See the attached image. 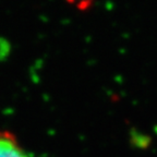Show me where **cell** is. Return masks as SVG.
<instances>
[{
	"label": "cell",
	"mask_w": 157,
	"mask_h": 157,
	"mask_svg": "<svg viewBox=\"0 0 157 157\" xmlns=\"http://www.w3.org/2000/svg\"><path fill=\"white\" fill-rule=\"evenodd\" d=\"M69 5L75 7L80 11H85L88 10L95 2V0H67Z\"/></svg>",
	"instance_id": "cell-3"
},
{
	"label": "cell",
	"mask_w": 157,
	"mask_h": 157,
	"mask_svg": "<svg viewBox=\"0 0 157 157\" xmlns=\"http://www.w3.org/2000/svg\"><path fill=\"white\" fill-rule=\"evenodd\" d=\"M0 157H29V155L12 133L0 130Z\"/></svg>",
	"instance_id": "cell-1"
},
{
	"label": "cell",
	"mask_w": 157,
	"mask_h": 157,
	"mask_svg": "<svg viewBox=\"0 0 157 157\" xmlns=\"http://www.w3.org/2000/svg\"><path fill=\"white\" fill-rule=\"evenodd\" d=\"M153 139L151 135L142 132L136 128H131L129 130V144L134 150L146 151L152 146Z\"/></svg>",
	"instance_id": "cell-2"
}]
</instances>
